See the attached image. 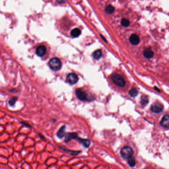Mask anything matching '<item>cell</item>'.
I'll list each match as a JSON object with an SVG mask.
<instances>
[{
  "mask_svg": "<svg viewBox=\"0 0 169 169\" xmlns=\"http://www.w3.org/2000/svg\"><path fill=\"white\" fill-rule=\"evenodd\" d=\"M121 24L123 25V26L124 27H127L130 24V22L129 21L125 18H123L121 20Z\"/></svg>",
  "mask_w": 169,
  "mask_h": 169,
  "instance_id": "21",
  "label": "cell"
},
{
  "mask_svg": "<svg viewBox=\"0 0 169 169\" xmlns=\"http://www.w3.org/2000/svg\"><path fill=\"white\" fill-rule=\"evenodd\" d=\"M102 56V52L100 50H98L93 53V56L96 60H99Z\"/></svg>",
  "mask_w": 169,
  "mask_h": 169,
  "instance_id": "15",
  "label": "cell"
},
{
  "mask_svg": "<svg viewBox=\"0 0 169 169\" xmlns=\"http://www.w3.org/2000/svg\"><path fill=\"white\" fill-rule=\"evenodd\" d=\"M78 80L77 75L74 73L69 74L66 77V81L70 84H75L77 83Z\"/></svg>",
  "mask_w": 169,
  "mask_h": 169,
  "instance_id": "4",
  "label": "cell"
},
{
  "mask_svg": "<svg viewBox=\"0 0 169 169\" xmlns=\"http://www.w3.org/2000/svg\"><path fill=\"white\" fill-rule=\"evenodd\" d=\"M138 90H137V89L135 88H131L129 91V94L131 97H135L138 95Z\"/></svg>",
  "mask_w": 169,
  "mask_h": 169,
  "instance_id": "17",
  "label": "cell"
},
{
  "mask_svg": "<svg viewBox=\"0 0 169 169\" xmlns=\"http://www.w3.org/2000/svg\"><path fill=\"white\" fill-rule=\"evenodd\" d=\"M21 123V124H23L24 125H25V126H26V127H31V126L29 125V124H28V123Z\"/></svg>",
  "mask_w": 169,
  "mask_h": 169,
  "instance_id": "22",
  "label": "cell"
},
{
  "mask_svg": "<svg viewBox=\"0 0 169 169\" xmlns=\"http://www.w3.org/2000/svg\"><path fill=\"white\" fill-rule=\"evenodd\" d=\"M160 124L162 126L165 128H168L169 126V116L168 115H166L164 116L162 118Z\"/></svg>",
  "mask_w": 169,
  "mask_h": 169,
  "instance_id": "9",
  "label": "cell"
},
{
  "mask_svg": "<svg viewBox=\"0 0 169 169\" xmlns=\"http://www.w3.org/2000/svg\"><path fill=\"white\" fill-rule=\"evenodd\" d=\"M81 34V31L78 28L74 29L71 31V35L74 37H77Z\"/></svg>",
  "mask_w": 169,
  "mask_h": 169,
  "instance_id": "16",
  "label": "cell"
},
{
  "mask_svg": "<svg viewBox=\"0 0 169 169\" xmlns=\"http://www.w3.org/2000/svg\"><path fill=\"white\" fill-rule=\"evenodd\" d=\"M76 93L77 98L79 100L81 101H85L87 100V94L83 90L80 89H77L76 91Z\"/></svg>",
  "mask_w": 169,
  "mask_h": 169,
  "instance_id": "6",
  "label": "cell"
},
{
  "mask_svg": "<svg viewBox=\"0 0 169 169\" xmlns=\"http://www.w3.org/2000/svg\"><path fill=\"white\" fill-rule=\"evenodd\" d=\"M111 79L113 83L117 86L123 87L125 85V81L122 76L119 74H114L111 77Z\"/></svg>",
  "mask_w": 169,
  "mask_h": 169,
  "instance_id": "1",
  "label": "cell"
},
{
  "mask_svg": "<svg viewBox=\"0 0 169 169\" xmlns=\"http://www.w3.org/2000/svg\"><path fill=\"white\" fill-rule=\"evenodd\" d=\"M46 48L44 46L41 45L39 46L36 51V53L39 57H43L46 54Z\"/></svg>",
  "mask_w": 169,
  "mask_h": 169,
  "instance_id": "8",
  "label": "cell"
},
{
  "mask_svg": "<svg viewBox=\"0 0 169 169\" xmlns=\"http://www.w3.org/2000/svg\"><path fill=\"white\" fill-rule=\"evenodd\" d=\"M133 150L132 148L128 146L124 147L121 150V154L123 159H127L132 157L133 155Z\"/></svg>",
  "mask_w": 169,
  "mask_h": 169,
  "instance_id": "3",
  "label": "cell"
},
{
  "mask_svg": "<svg viewBox=\"0 0 169 169\" xmlns=\"http://www.w3.org/2000/svg\"><path fill=\"white\" fill-rule=\"evenodd\" d=\"M129 41L132 45H137L140 42V38L138 35L133 34L129 37Z\"/></svg>",
  "mask_w": 169,
  "mask_h": 169,
  "instance_id": "7",
  "label": "cell"
},
{
  "mask_svg": "<svg viewBox=\"0 0 169 169\" xmlns=\"http://www.w3.org/2000/svg\"><path fill=\"white\" fill-rule=\"evenodd\" d=\"M65 126L63 125L59 129V131L57 132V136L59 138H62L65 136Z\"/></svg>",
  "mask_w": 169,
  "mask_h": 169,
  "instance_id": "13",
  "label": "cell"
},
{
  "mask_svg": "<svg viewBox=\"0 0 169 169\" xmlns=\"http://www.w3.org/2000/svg\"><path fill=\"white\" fill-rule=\"evenodd\" d=\"M77 136L76 133H67L65 134V141L66 142H69L70 140L73 139L77 138Z\"/></svg>",
  "mask_w": 169,
  "mask_h": 169,
  "instance_id": "12",
  "label": "cell"
},
{
  "mask_svg": "<svg viewBox=\"0 0 169 169\" xmlns=\"http://www.w3.org/2000/svg\"><path fill=\"white\" fill-rule=\"evenodd\" d=\"M143 55L147 59H151L153 57V52L150 48L146 49L143 52Z\"/></svg>",
  "mask_w": 169,
  "mask_h": 169,
  "instance_id": "10",
  "label": "cell"
},
{
  "mask_svg": "<svg viewBox=\"0 0 169 169\" xmlns=\"http://www.w3.org/2000/svg\"><path fill=\"white\" fill-rule=\"evenodd\" d=\"M48 64L50 69L54 71H58L61 69V61L58 58H54L51 59Z\"/></svg>",
  "mask_w": 169,
  "mask_h": 169,
  "instance_id": "2",
  "label": "cell"
},
{
  "mask_svg": "<svg viewBox=\"0 0 169 169\" xmlns=\"http://www.w3.org/2000/svg\"><path fill=\"white\" fill-rule=\"evenodd\" d=\"M128 159V164L131 167H133L136 165V160L133 157H130Z\"/></svg>",
  "mask_w": 169,
  "mask_h": 169,
  "instance_id": "19",
  "label": "cell"
},
{
  "mask_svg": "<svg viewBox=\"0 0 169 169\" xmlns=\"http://www.w3.org/2000/svg\"><path fill=\"white\" fill-rule=\"evenodd\" d=\"M105 12L109 14H112L115 12V8L111 5H109L105 9Z\"/></svg>",
  "mask_w": 169,
  "mask_h": 169,
  "instance_id": "18",
  "label": "cell"
},
{
  "mask_svg": "<svg viewBox=\"0 0 169 169\" xmlns=\"http://www.w3.org/2000/svg\"><path fill=\"white\" fill-rule=\"evenodd\" d=\"M150 109L151 111L153 113L159 114L162 112L163 110V106L162 105L159 103H156L151 105Z\"/></svg>",
  "mask_w": 169,
  "mask_h": 169,
  "instance_id": "5",
  "label": "cell"
},
{
  "mask_svg": "<svg viewBox=\"0 0 169 169\" xmlns=\"http://www.w3.org/2000/svg\"><path fill=\"white\" fill-rule=\"evenodd\" d=\"M57 2L60 4H61L64 2V0H57Z\"/></svg>",
  "mask_w": 169,
  "mask_h": 169,
  "instance_id": "23",
  "label": "cell"
},
{
  "mask_svg": "<svg viewBox=\"0 0 169 169\" xmlns=\"http://www.w3.org/2000/svg\"><path fill=\"white\" fill-rule=\"evenodd\" d=\"M149 102L148 98L147 96L143 95L141 97V101H140V103L142 106H145Z\"/></svg>",
  "mask_w": 169,
  "mask_h": 169,
  "instance_id": "14",
  "label": "cell"
},
{
  "mask_svg": "<svg viewBox=\"0 0 169 169\" xmlns=\"http://www.w3.org/2000/svg\"><path fill=\"white\" fill-rule=\"evenodd\" d=\"M17 97H14L12 98H11L8 102V104L11 106H13L15 105V103L16 101L17 100Z\"/></svg>",
  "mask_w": 169,
  "mask_h": 169,
  "instance_id": "20",
  "label": "cell"
},
{
  "mask_svg": "<svg viewBox=\"0 0 169 169\" xmlns=\"http://www.w3.org/2000/svg\"><path fill=\"white\" fill-rule=\"evenodd\" d=\"M78 140V142H79L80 143H81L83 146L85 147H88L90 146V141L88 139H81V138H78L77 137L76 138Z\"/></svg>",
  "mask_w": 169,
  "mask_h": 169,
  "instance_id": "11",
  "label": "cell"
}]
</instances>
